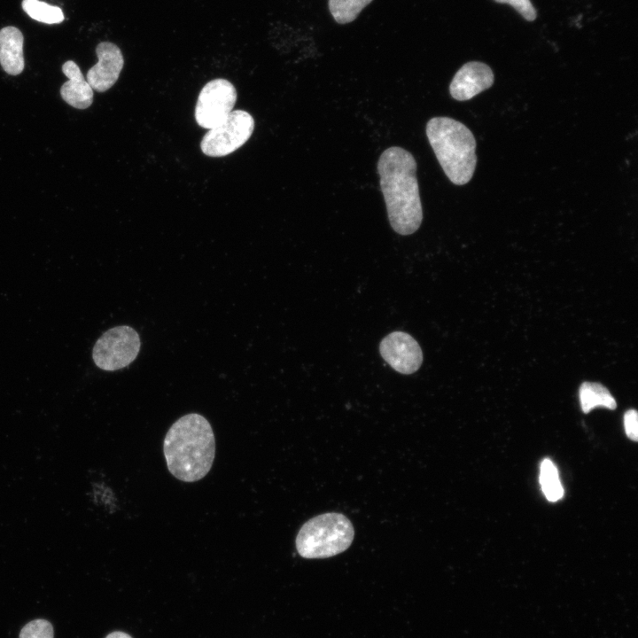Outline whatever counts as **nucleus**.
Returning a JSON list of instances; mask_svg holds the SVG:
<instances>
[{
	"mask_svg": "<svg viewBox=\"0 0 638 638\" xmlns=\"http://www.w3.org/2000/svg\"><path fill=\"white\" fill-rule=\"evenodd\" d=\"M377 172L392 228L400 235L414 233L423 220L414 156L403 148L390 147L381 154Z\"/></svg>",
	"mask_w": 638,
	"mask_h": 638,
	"instance_id": "f257e3e1",
	"label": "nucleus"
},
{
	"mask_svg": "<svg viewBox=\"0 0 638 638\" xmlns=\"http://www.w3.org/2000/svg\"><path fill=\"white\" fill-rule=\"evenodd\" d=\"M163 452L169 472L183 482H195L210 471L215 440L210 423L198 413L177 419L168 429Z\"/></svg>",
	"mask_w": 638,
	"mask_h": 638,
	"instance_id": "f03ea898",
	"label": "nucleus"
},
{
	"mask_svg": "<svg viewBox=\"0 0 638 638\" xmlns=\"http://www.w3.org/2000/svg\"><path fill=\"white\" fill-rule=\"evenodd\" d=\"M426 136L447 177L455 185L470 182L477 163L471 131L452 118L434 117L426 124Z\"/></svg>",
	"mask_w": 638,
	"mask_h": 638,
	"instance_id": "7ed1b4c3",
	"label": "nucleus"
},
{
	"mask_svg": "<svg viewBox=\"0 0 638 638\" xmlns=\"http://www.w3.org/2000/svg\"><path fill=\"white\" fill-rule=\"evenodd\" d=\"M354 536V526L345 515L328 512L312 517L301 526L296 549L304 558H327L346 550Z\"/></svg>",
	"mask_w": 638,
	"mask_h": 638,
	"instance_id": "20e7f679",
	"label": "nucleus"
},
{
	"mask_svg": "<svg viewBox=\"0 0 638 638\" xmlns=\"http://www.w3.org/2000/svg\"><path fill=\"white\" fill-rule=\"evenodd\" d=\"M141 346L138 333L130 326L109 329L97 340L92 350L95 364L101 370L113 371L130 364Z\"/></svg>",
	"mask_w": 638,
	"mask_h": 638,
	"instance_id": "39448f33",
	"label": "nucleus"
},
{
	"mask_svg": "<svg viewBox=\"0 0 638 638\" xmlns=\"http://www.w3.org/2000/svg\"><path fill=\"white\" fill-rule=\"evenodd\" d=\"M254 129L253 116L243 110L232 111L227 119L209 129L200 142V149L209 157H223L241 147Z\"/></svg>",
	"mask_w": 638,
	"mask_h": 638,
	"instance_id": "423d86ee",
	"label": "nucleus"
},
{
	"mask_svg": "<svg viewBox=\"0 0 638 638\" xmlns=\"http://www.w3.org/2000/svg\"><path fill=\"white\" fill-rule=\"evenodd\" d=\"M237 101V90L226 79L208 82L200 90L195 106L197 123L211 129L224 121Z\"/></svg>",
	"mask_w": 638,
	"mask_h": 638,
	"instance_id": "0eeeda50",
	"label": "nucleus"
},
{
	"mask_svg": "<svg viewBox=\"0 0 638 638\" xmlns=\"http://www.w3.org/2000/svg\"><path fill=\"white\" fill-rule=\"evenodd\" d=\"M383 359L401 374L416 372L423 362V352L416 340L403 331L385 336L379 345Z\"/></svg>",
	"mask_w": 638,
	"mask_h": 638,
	"instance_id": "6e6552de",
	"label": "nucleus"
},
{
	"mask_svg": "<svg viewBox=\"0 0 638 638\" xmlns=\"http://www.w3.org/2000/svg\"><path fill=\"white\" fill-rule=\"evenodd\" d=\"M98 61L87 73L86 81L98 92L112 88L123 68L124 58L121 49L111 42H101L96 47Z\"/></svg>",
	"mask_w": 638,
	"mask_h": 638,
	"instance_id": "1a4fd4ad",
	"label": "nucleus"
},
{
	"mask_svg": "<svg viewBox=\"0 0 638 638\" xmlns=\"http://www.w3.org/2000/svg\"><path fill=\"white\" fill-rule=\"evenodd\" d=\"M494 80V73L487 65L471 61L464 64L454 75L449 85V93L455 100H469L490 88Z\"/></svg>",
	"mask_w": 638,
	"mask_h": 638,
	"instance_id": "9d476101",
	"label": "nucleus"
},
{
	"mask_svg": "<svg viewBox=\"0 0 638 638\" xmlns=\"http://www.w3.org/2000/svg\"><path fill=\"white\" fill-rule=\"evenodd\" d=\"M64 74L68 78L60 88V95L66 103L77 109H86L93 102V89L84 78L78 65L73 60L62 66Z\"/></svg>",
	"mask_w": 638,
	"mask_h": 638,
	"instance_id": "9b49d317",
	"label": "nucleus"
},
{
	"mask_svg": "<svg viewBox=\"0 0 638 638\" xmlns=\"http://www.w3.org/2000/svg\"><path fill=\"white\" fill-rule=\"evenodd\" d=\"M23 42L19 28L8 26L0 30V64L8 74L18 75L24 69Z\"/></svg>",
	"mask_w": 638,
	"mask_h": 638,
	"instance_id": "f8f14e48",
	"label": "nucleus"
},
{
	"mask_svg": "<svg viewBox=\"0 0 638 638\" xmlns=\"http://www.w3.org/2000/svg\"><path fill=\"white\" fill-rule=\"evenodd\" d=\"M581 409L584 413L590 412L596 407L615 409L617 403L610 391L603 385L594 382H584L579 390Z\"/></svg>",
	"mask_w": 638,
	"mask_h": 638,
	"instance_id": "ddd939ff",
	"label": "nucleus"
},
{
	"mask_svg": "<svg viewBox=\"0 0 638 638\" xmlns=\"http://www.w3.org/2000/svg\"><path fill=\"white\" fill-rule=\"evenodd\" d=\"M540 484L542 492L549 502H556L564 495L558 471L554 463L546 458L541 463Z\"/></svg>",
	"mask_w": 638,
	"mask_h": 638,
	"instance_id": "4468645a",
	"label": "nucleus"
},
{
	"mask_svg": "<svg viewBox=\"0 0 638 638\" xmlns=\"http://www.w3.org/2000/svg\"><path fill=\"white\" fill-rule=\"evenodd\" d=\"M21 6L23 11L30 18L39 22L58 24L61 23L65 18L59 7L39 0H23Z\"/></svg>",
	"mask_w": 638,
	"mask_h": 638,
	"instance_id": "2eb2a0df",
	"label": "nucleus"
},
{
	"mask_svg": "<svg viewBox=\"0 0 638 638\" xmlns=\"http://www.w3.org/2000/svg\"><path fill=\"white\" fill-rule=\"evenodd\" d=\"M372 0H329L328 6L333 19L338 24L354 21Z\"/></svg>",
	"mask_w": 638,
	"mask_h": 638,
	"instance_id": "dca6fc26",
	"label": "nucleus"
},
{
	"mask_svg": "<svg viewBox=\"0 0 638 638\" xmlns=\"http://www.w3.org/2000/svg\"><path fill=\"white\" fill-rule=\"evenodd\" d=\"M54 630L51 623L43 619H34L26 624L20 630L19 638H53Z\"/></svg>",
	"mask_w": 638,
	"mask_h": 638,
	"instance_id": "f3484780",
	"label": "nucleus"
},
{
	"mask_svg": "<svg viewBox=\"0 0 638 638\" xmlns=\"http://www.w3.org/2000/svg\"><path fill=\"white\" fill-rule=\"evenodd\" d=\"M497 3L508 4L518 12L526 20L535 19L537 12L530 0H494Z\"/></svg>",
	"mask_w": 638,
	"mask_h": 638,
	"instance_id": "a211bd4d",
	"label": "nucleus"
},
{
	"mask_svg": "<svg viewBox=\"0 0 638 638\" xmlns=\"http://www.w3.org/2000/svg\"><path fill=\"white\" fill-rule=\"evenodd\" d=\"M624 427L626 436L634 441L638 440V416L637 411L629 409L624 416Z\"/></svg>",
	"mask_w": 638,
	"mask_h": 638,
	"instance_id": "6ab92c4d",
	"label": "nucleus"
},
{
	"mask_svg": "<svg viewBox=\"0 0 638 638\" xmlns=\"http://www.w3.org/2000/svg\"><path fill=\"white\" fill-rule=\"evenodd\" d=\"M105 638H132L129 634L127 633L121 632V631H113L107 634Z\"/></svg>",
	"mask_w": 638,
	"mask_h": 638,
	"instance_id": "aec40b11",
	"label": "nucleus"
}]
</instances>
